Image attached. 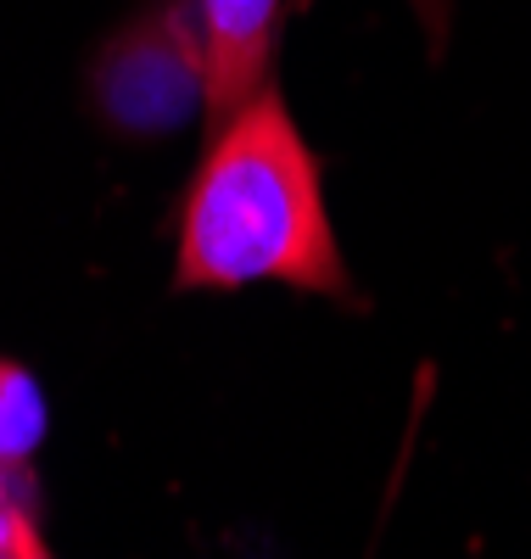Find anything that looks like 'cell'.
<instances>
[{"label":"cell","mask_w":531,"mask_h":559,"mask_svg":"<svg viewBox=\"0 0 531 559\" xmlns=\"http://www.w3.org/2000/svg\"><path fill=\"white\" fill-rule=\"evenodd\" d=\"M258 280L353 302V269L324 213L319 157L274 84L208 134L174 247L179 292H240Z\"/></svg>","instance_id":"cell-1"},{"label":"cell","mask_w":531,"mask_h":559,"mask_svg":"<svg viewBox=\"0 0 531 559\" xmlns=\"http://www.w3.org/2000/svg\"><path fill=\"white\" fill-rule=\"evenodd\" d=\"M409 7H414V17H420V28H425V39H430V51H442V45H448L453 0H409Z\"/></svg>","instance_id":"cell-6"},{"label":"cell","mask_w":531,"mask_h":559,"mask_svg":"<svg viewBox=\"0 0 531 559\" xmlns=\"http://www.w3.org/2000/svg\"><path fill=\"white\" fill-rule=\"evenodd\" d=\"M202 39L168 12L123 28L95 68V102L118 129H174L185 112L202 107Z\"/></svg>","instance_id":"cell-2"},{"label":"cell","mask_w":531,"mask_h":559,"mask_svg":"<svg viewBox=\"0 0 531 559\" xmlns=\"http://www.w3.org/2000/svg\"><path fill=\"white\" fill-rule=\"evenodd\" d=\"M45 392L23 364L0 358V471H23L45 442Z\"/></svg>","instance_id":"cell-4"},{"label":"cell","mask_w":531,"mask_h":559,"mask_svg":"<svg viewBox=\"0 0 531 559\" xmlns=\"http://www.w3.org/2000/svg\"><path fill=\"white\" fill-rule=\"evenodd\" d=\"M202 39V118L219 134L252 96L269 90L274 45H280V0H197Z\"/></svg>","instance_id":"cell-3"},{"label":"cell","mask_w":531,"mask_h":559,"mask_svg":"<svg viewBox=\"0 0 531 559\" xmlns=\"http://www.w3.org/2000/svg\"><path fill=\"white\" fill-rule=\"evenodd\" d=\"M45 532L28 515V481L23 471H0V559H45Z\"/></svg>","instance_id":"cell-5"}]
</instances>
